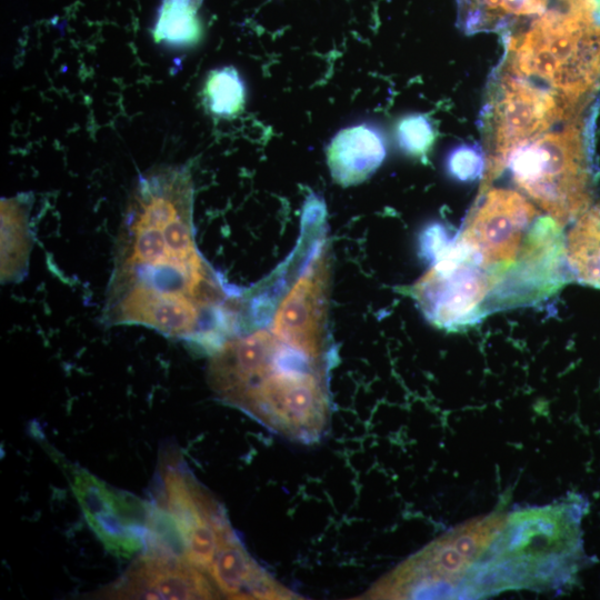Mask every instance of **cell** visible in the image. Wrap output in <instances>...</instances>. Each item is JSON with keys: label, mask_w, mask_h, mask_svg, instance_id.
I'll return each mask as SVG.
<instances>
[{"label": "cell", "mask_w": 600, "mask_h": 600, "mask_svg": "<svg viewBox=\"0 0 600 600\" xmlns=\"http://www.w3.org/2000/svg\"><path fill=\"white\" fill-rule=\"evenodd\" d=\"M31 201L28 194L1 200V281L20 280L32 248Z\"/></svg>", "instance_id": "obj_16"}, {"label": "cell", "mask_w": 600, "mask_h": 600, "mask_svg": "<svg viewBox=\"0 0 600 600\" xmlns=\"http://www.w3.org/2000/svg\"><path fill=\"white\" fill-rule=\"evenodd\" d=\"M459 22L469 32L500 31L542 16L550 0H458Z\"/></svg>", "instance_id": "obj_17"}, {"label": "cell", "mask_w": 600, "mask_h": 600, "mask_svg": "<svg viewBox=\"0 0 600 600\" xmlns=\"http://www.w3.org/2000/svg\"><path fill=\"white\" fill-rule=\"evenodd\" d=\"M381 132L362 123L340 130L327 148V163L332 179L342 187L367 180L386 158Z\"/></svg>", "instance_id": "obj_15"}, {"label": "cell", "mask_w": 600, "mask_h": 600, "mask_svg": "<svg viewBox=\"0 0 600 600\" xmlns=\"http://www.w3.org/2000/svg\"><path fill=\"white\" fill-rule=\"evenodd\" d=\"M327 371L267 356L253 369L231 407L297 442L318 441L329 423Z\"/></svg>", "instance_id": "obj_4"}, {"label": "cell", "mask_w": 600, "mask_h": 600, "mask_svg": "<svg viewBox=\"0 0 600 600\" xmlns=\"http://www.w3.org/2000/svg\"><path fill=\"white\" fill-rule=\"evenodd\" d=\"M202 0H163L153 30L157 42L172 47H191L201 38L197 11Z\"/></svg>", "instance_id": "obj_19"}, {"label": "cell", "mask_w": 600, "mask_h": 600, "mask_svg": "<svg viewBox=\"0 0 600 600\" xmlns=\"http://www.w3.org/2000/svg\"><path fill=\"white\" fill-rule=\"evenodd\" d=\"M490 116V156L484 183L496 179L507 156L573 114L559 99L523 79L504 73Z\"/></svg>", "instance_id": "obj_9"}, {"label": "cell", "mask_w": 600, "mask_h": 600, "mask_svg": "<svg viewBox=\"0 0 600 600\" xmlns=\"http://www.w3.org/2000/svg\"><path fill=\"white\" fill-rule=\"evenodd\" d=\"M506 72L550 92L577 114L600 84V26L547 11L508 41Z\"/></svg>", "instance_id": "obj_3"}, {"label": "cell", "mask_w": 600, "mask_h": 600, "mask_svg": "<svg viewBox=\"0 0 600 600\" xmlns=\"http://www.w3.org/2000/svg\"><path fill=\"white\" fill-rule=\"evenodd\" d=\"M329 258L320 242L313 257L277 308L271 333L314 358L327 359Z\"/></svg>", "instance_id": "obj_11"}, {"label": "cell", "mask_w": 600, "mask_h": 600, "mask_svg": "<svg viewBox=\"0 0 600 600\" xmlns=\"http://www.w3.org/2000/svg\"><path fill=\"white\" fill-rule=\"evenodd\" d=\"M192 181L179 166L141 174L127 201L106 292V324L142 326L211 352L230 317L224 292L197 248Z\"/></svg>", "instance_id": "obj_1"}, {"label": "cell", "mask_w": 600, "mask_h": 600, "mask_svg": "<svg viewBox=\"0 0 600 600\" xmlns=\"http://www.w3.org/2000/svg\"><path fill=\"white\" fill-rule=\"evenodd\" d=\"M487 159L480 147L461 144L453 148L446 160L448 173L457 181L472 182L484 174Z\"/></svg>", "instance_id": "obj_22"}, {"label": "cell", "mask_w": 600, "mask_h": 600, "mask_svg": "<svg viewBox=\"0 0 600 600\" xmlns=\"http://www.w3.org/2000/svg\"><path fill=\"white\" fill-rule=\"evenodd\" d=\"M533 204L521 193L503 188H482L457 238L489 274L498 292L521 258L538 218Z\"/></svg>", "instance_id": "obj_7"}, {"label": "cell", "mask_w": 600, "mask_h": 600, "mask_svg": "<svg viewBox=\"0 0 600 600\" xmlns=\"http://www.w3.org/2000/svg\"><path fill=\"white\" fill-rule=\"evenodd\" d=\"M399 147L409 156L423 157L434 141L432 123L422 114H409L397 124Z\"/></svg>", "instance_id": "obj_21"}, {"label": "cell", "mask_w": 600, "mask_h": 600, "mask_svg": "<svg viewBox=\"0 0 600 600\" xmlns=\"http://www.w3.org/2000/svg\"><path fill=\"white\" fill-rule=\"evenodd\" d=\"M84 518L107 551L131 558L144 547L149 506L87 470L64 464Z\"/></svg>", "instance_id": "obj_10"}, {"label": "cell", "mask_w": 600, "mask_h": 600, "mask_svg": "<svg viewBox=\"0 0 600 600\" xmlns=\"http://www.w3.org/2000/svg\"><path fill=\"white\" fill-rule=\"evenodd\" d=\"M504 169L561 226L588 210L589 169L577 123L519 144L507 156L499 174Z\"/></svg>", "instance_id": "obj_5"}, {"label": "cell", "mask_w": 600, "mask_h": 600, "mask_svg": "<svg viewBox=\"0 0 600 600\" xmlns=\"http://www.w3.org/2000/svg\"><path fill=\"white\" fill-rule=\"evenodd\" d=\"M566 254L573 279L600 289V206L578 217L566 238Z\"/></svg>", "instance_id": "obj_18"}, {"label": "cell", "mask_w": 600, "mask_h": 600, "mask_svg": "<svg viewBox=\"0 0 600 600\" xmlns=\"http://www.w3.org/2000/svg\"><path fill=\"white\" fill-rule=\"evenodd\" d=\"M456 234L442 223L433 222L427 226L420 234V254L430 264L437 261L451 247Z\"/></svg>", "instance_id": "obj_23"}, {"label": "cell", "mask_w": 600, "mask_h": 600, "mask_svg": "<svg viewBox=\"0 0 600 600\" xmlns=\"http://www.w3.org/2000/svg\"><path fill=\"white\" fill-rule=\"evenodd\" d=\"M159 471L161 491L156 506L173 522L184 551L214 544L230 526L223 509L183 468L173 452L163 456Z\"/></svg>", "instance_id": "obj_12"}, {"label": "cell", "mask_w": 600, "mask_h": 600, "mask_svg": "<svg viewBox=\"0 0 600 600\" xmlns=\"http://www.w3.org/2000/svg\"><path fill=\"white\" fill-rule=\"evenodd\" d=\"M409 293L436 327L458 331L489 314L492 282L457 236Z\"/></svg>", "instance_id": "obj_8"}, {"label": "cell", "mask_w": 600, "mask_h": 600, "mask_svg": "<svg viewBox=\"0 0 600 600\" xmlns=\"http://www.w3.org/2000/svg\"><path fill=\"white\" fill-rule=\"evenodd\" d=\"M500 516L461 527L441 537L378 581L368 598H458L477 559L503 523Z\"/></svg>", "instance_id": "obj_6"}, {"label": "cell", "mask_w": 600, "mask_h": 600, "mask_svg": "<svg viewBox=\"0 0 600 600\" xmlns=\"http://www.w3.org/2000/svg\"><path fill=\"white\" fill-rule=\"evenodd\" d=\"M202 97L213 116L231 119L240 114L244 108V83L232 67L214 69L204 80Z\"/></svg>", "instance_id": "obj_20"}, {"label": "cell", "mask_w": 600, "mask_h": 600, "mask_svg": "<svg viewBox=\"0 0 600 600\" xmlns=\"http://www.w3.org/2000/svg\"><path fill=\"white\" fill-rule=\"evenodd\" d=\"M586 500L573 496L511 512L467 573L458 598L566 586L584 563Z\"/></svg>", "instance_id": "obj_2"}, {"label": "cell", "mask_w": 600, "mask_h": 600, "mask_svg": "<svg viewBox=\"0 0 600 600\" xmlns=\"http://www.w3.org/2000/svg\"><path fill=\"white\" fill-rule=\"evenodd\" d=\"M209 577L221 596L229 599H298L246 550L230 528L221 538Z\"/></svg>", "instance_id": "obj_14"}, {"label": "cell", "mask_w": 600, "mask_h": 600, "mask_svg": "<svg viewBox=\"0 0 600 600\" xmlns=\"http://www.w3.org/2000/svg\"><path fill=\"white\" fill-rule=\"evenodd\" d=\"M98 596L108 599H216L208 573L177 559L143 554Z\"/></svg>", "instance_id": "obj_13"}]
</instances>
